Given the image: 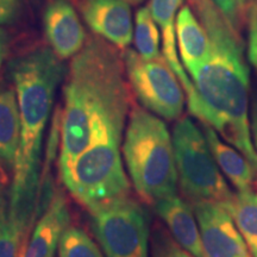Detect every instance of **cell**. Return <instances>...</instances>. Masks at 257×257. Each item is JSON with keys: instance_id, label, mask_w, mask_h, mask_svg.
I'll return each mask as SVG.
<instances>
[{"instance_id": "6da1fadb", "label": "cell", "mask_w": 257, "mask_h": 257, "mask_svg": "<svg viewBox=\"0 0 257 257\" xmlns=\"http://www.w3.org/2000/svg\"><path fill=\"white\" fill-rule=\"evenodd\" d=\"M124 59L110 42L89 35L73 57L63 88L59 168L108 136L123 137L131 95Z\"/></svg>"}, {"instance_id": "7a4b0ae2", "label": "cell", "mask_w": 257, "mask_h": 257, "mask_svg": "<svg viewBox=\"0 0 257 257\" xmlns=\"http://www.w3.org/2000/svg\"><path fill=\"white\" fill-rule=\"evenodd\" d=\"M207 32L211 53L191 80L188 111L238 149L257 172V152L249 120L250 76L242 40L213 0H187Z\"/></svg>"}, {"instance_id": "3957f363", "label": "cell", "mask_w": 257, "mask_h": 257, "mask_svg": "<svg viewBox=\"0 0 257 257\" xmlns=\"http://www.w3.org/2000/svg\"><path fill=\"white\" fill-rule=\"evenodd\" d=\"M9 70L21 117V141L9 208L32 221L40 213V167L44 130L56 89L66 75V67L50 47L41 46L12 60Z\"/></svg>"}, {"instance_id": "277c9868", "label": "cell", "mask_w": 257, "mask_h": 257, "mask_svg": "<svg viewBox=\"0 0 257 257\" xmlns=\"http://www.w3.org/2000/svg\"><path fill=\"white\" fill-rule=\"evenodd\" d=\"M121 152L141 200L154 206L161 199L176 194L174 147L165 121L146 108L134 106Z\"/></svg>"}, {"instance_id": "5b68a950", "label": "cell", "mask_w": 257, "mask_h": 257, "mask_svg": "<svg viewBox=\"0 0 257 257\" xmlns=\"http://www.w3.org/2000/svg\"><path fill=\"white\" fill-rule=\"evenodd\" d=\"M121 138L108 136L98 141L59 168L67 191L89 212L130 197V181L120 157Z\"/></svg>"}, {"instance_id": "8992f818", "label": "cell", "mask_w": 257, "mask_h": 257, "mask_svg": "<svg viewBox=\"0 0 257 257\" xmlns=\"http://www.w3.org/2000/svg\"><path fill=\"white\" fill-rule=\"evenodd\" d=\"M178 182L191 204L210 201L229 208L233 194L225 181L201 128L191 118L178 120L173 128Z\"/></svg>"}, {"instance_id": "52a82bcc", "label": "cell", "mask_w": 257, "mask_h": 257, "mask_svg": "<svg viewBox=\"0 0 257 257\" xmlns=\"http://www.w3.org/2000/svg\"><path fill=\"white\" fill-rule=\"evenodd\" d=\"M134 94L146 110L166 120H176L185 107V89L165 57L146 60L136 50L123 55Z\"/></svg>"}, {"instance_id": "ba28073f", "label": "cell", "mask_w": 257, "mask_h": 257, "mask_svg": "<svg viewBox=\"0 0 257 257\" xmlns=\"http://www.w3.org/2000/svg\"><path fill=\"white\" fill-rule=\"evenodd\" d=\"M92 229L106 257H149V221L131 197L89 212Z\"/></svg>"}, {"instance_id": "9c48e42d", "label": "cell", "mask_w": 257, "mask_h": 257, "mask_svg": "<svg viewBox=\"0 0 257 257\" xmlns=\"http://www.w3.org/2000/svg\"><path fill=\"white\" fill-rule=\"evenodd\" d=\"M200 230L204 257H251L229 211L220 204H191Z\"/></svg>"}, {"instance_id": "30bf717a", "label": "cell", "mask_w": 257, "mask_h": 257, "mask_svg": "<svg viewBox=\"0 0 257 257\" xmlns=\"http://www.w3.org/2000/svg\"><path fill=\"white\" fill-rule=\"evenodd\" d=\"M79 9L95 35L118 49L130 46L134 28L128 3L124 0H80Z\"/></svg>"}, {"instance_id": "8fae6325", "label": "cell", "mask_w": 257, "mask_h": 257, "mask_svg": "<svg viewBox=\"0 0 257 257\" xmlns=\"http://www.w3.org/2000/svg\"><path fill=\"white\" fill-rule=\"evenodd\" d=\"M43 24L48 43L61 60L75 56L87 41L79 16L68 0H50L44 10Z\"/></svg>"}, {"instance_id": "7c38bea8", "label": "cell", "mask_w": 257, "mask_h": 257, "mask_svg": "<svg viewBox=\"0 0 257 257\" xmlns=\"http://www.w3.org/2000/svg\"><path fill=\"white\" fill-rule=\"evenodd\" d=\"M68 204L62 192H57L48 202L41 214L27 246L23 257H54L64 230L69 226Z\"/></svg>"}, {"instance_id": "4fadbf2b", "label": "cell", "mask_w": 257, "mask_h": 257, "mask_svg": "<svg viewBox=\"0 0 257 257\" xmlns=\"http://www.w3.org/2000/svg\"><path fill=\"white\" fill-rule=\"evenodd\" d=\"M154 207L180 246L194 257H204L197 217L184 199L170 195L157 201Z\"/></svg>"}, {"instance_id": "5bb4252c", "label": "cell", "mask_w": 257, "mask_h": 257, "mask_svg": "<svg viewBox=\"0 0 257 257\" xmlns=\"http://www.w3.org/2000/svg\"><path fill=\"white\" fill-rule=\"evenodd\" d=\"M175 30L180 59L192 78L210 56V38L189 5H185L176 16Z\"/></svg>"}, {"instance_id": "9a60e30c", "label": "cell", "mask_w": 257, "mask_h": 257, "mask_svg": "<svg viewBox=\"0 0 257 257\" xmlns=\"http://www.w3.org/2000/svg\"><path fill=\"white\" fill-rule=\"evenodd\" d=\"M201 130L221 173L238 191L251 189L257 172L248 159L233 146L224 142L220 135L210 125L201 124Z\"/></svg>"}, {"instance_id": "2e32d148", "label": "cell", "mask_w": 257, "mask_h": 257, "mask_svg": "<svg viewBox=\"0 0 257 257\" xmlns=\"http://www.w3.org/2000/svg\"><path fill=\"white\" fill-rule=\"evenodd\" d=\"M182 3L184 0H150L149 9L162 34V55L170 68L174 70L185 93L189 96L194 91V86L180 62L175 30V16Z\"/></svg>"}, {"instance_id": "e0dca14e", "label": "cell", "mask_w": 257, "mask_h": 257, "mask_svg": "<svg viewBox=\"0 0 257 257\" xmlns=\"http://www.w3.org/2000/svg\"><path fill=\"white\" fill-rule=\"evenodd\" d=\"M21 141V117L16 91L0 88V168L14 170Z\"/></svg>"}, {"instance_id": "ac0fdd59", "label": "cell", "mask_w": 257, "mask_h": 257, "mask_svg": "<svg viewBox=\"0 0 257 257\" xmlns=\"http://www.w3.org/2000/svg\"><path fill=\"white\" fill-rule=\"evenodd\" d=\"M242 233L251 257H257V192L251 189L233 194L227 208Z\"/></svg>"}, {"instance_id": "d6986e66", "label": "cell", "mask_w": 257, "mask_h": 257, "mask_svg": "<svg viewBox=\"0 0 257 257\" xmlns=\"http://www.w3.org/2000/svg\"><path fill=\"white\" fill-rule=\"evenodd\" d=\"M135 46L143 59L153 60L161 57V35L149 6H143L136 12L135 18Z\"/></svg>"}, {"instance_id": "ffe728a7", "label": "cell", "mask_w": 257, "mask_h": 257, "mask_svg": "<svg viewBox=\"0 0 257 257\" xmlns=\"http://www.w3.org/2000/svg\"><path fill=\"white\" fill-rule=\"evenodd\" d=\"M29 226L30 224L6 207L0 219V257L19 256Z\"/></svg>"}, {"instance_id": "44dd1931", "label": "cell", "mask_w": 257, "mask_h": 257, "mask_svg": "<svg viewBox=\"0 0 257 257\" xmlns=\"http://www.w3.org/2000/svg\"><path fill=\"white\" fill-rule=\"evenodd\" d=\"M57 251L59 257H104L86 231L70 225L61 236Z\"/></svg>"}, {"instance_id": "7402d4cb", "label": "cell", "mask_w": 257, "mask_h": 257, "mask_svg": "<svg viewBox=\"0 0 257 257\" xmlns=\"http://www.w3.org/2000/svg\"><path fill=\"white\" fill-rule=\"evenodd\" d=\"M252 2L253 0H213L231 27L238 34L246 25Z\"/></svg>"}, {"instance_id": "603a6c76", "label": "cell", "mask_w": 257, "mask_h": 257, "mask_svg": "<svg viewBox=\"0 0 257 257\" xmlns=\"http://www.w3.org/2000/svg\"><path fill=\"white\" fill-rule=\"evenodd\" d=\"M153 257H194L180 246L162 230H156L153 238Z\"/></svg>"}, {"instance_id": "cb8c5ba5", "label": "cell", "mask_w": 257, "mask_h": 257, "mask_svg": "<svg viewBox=\"0 0 257 257\" xmlns=\"http://www.w3.org/2000/svg\"><path fill=\"white\" fill-rule=\"evenodd\" d=\"M248 59L257 70V0L250 6L248 22Z\"/></svg>"}, {"instance_id": "d4e9b609", "label": "cell", "mask_w": 257, "mask_h": 257, "mask_svg": "<svg viewBox=\"0 0 257 257\" xmlns=\"http://www.w3.org/2000/svg\"><path fill=\"white\" fill-rule=\"evenodd\" d=\"M21 0H0V25L15 22L21 14Z\"/></svg>"}, {"instance_id": "484cf974", "label": "cell", "mask_w": 257, "mask_h": 257, "mask_svg": "<svg viewBox=\"0 0 257 257\" xmlns=\"http://www.w3.org/2000/svg\"><path fill=\"white\" fill-rule=\"evenodd\" d=\"M8 34L4 29L0 28V68H2L3 62H4L6 53H8Z\"/></svg>"}, {"instance_id": "4316f807", "label": "cell", "mask_w": 257, "mask_h": 257, "mask_svg": "<svg viewBox=\"0 0 257 257\" xmlns=\"http://www.w3.org/2000/svg\"><path fill=\"white\" fill-rule=\"evenodd\" d=\"M250 118H251V120H250V127H251L253 146L257 148V101L252 106L251 117Z\"/></svg>"}, {"instance_id": "83f0119b", "label": "cell", "mask_w": 257, "mask_h": 257, "mask_svg": "<svg viewBox=\"0 0 257 257\" xmlns=\"http://www.w3.org/2000/svg\"><path fill=\"white\" fill-rule=\"evenodd\" d=\"M3 172H4V170L0 168V219H2L3 214H4L6 207H8V205H6V202H5L4 195H3V184H4V181H5V178H4V175H3Z\"/></svg>"}, {"instance_id": "f1b7e54d", "label": "cell", "mask_w": 257, "mask_h": 257, "mask_svg": "<svg viewBox=\"0 0 257 257\" xmlns=\"http://www.w3.org/2000/svg\"><path fill=\"white\" fill-rule=\"evenodd\" d=\"M124 2L130 3V4H140V3H142L143 0H124Z\"/></svg>"}, {"instance_id": "f546056e", "label": "cell", "mask_w": 257, "mask_h": 257, "mask_svg": "<svg viewBox=\"0 0 257 257\" xmlns=\"http://www.w3.org/2000/svg\"><path fill=\"white\" fill-rule=\"evenodd\" d=\"M23 253H24V246H23V249L21 250V252H19V256L18 257H23Z\"/></svg>"}]
</instances>
